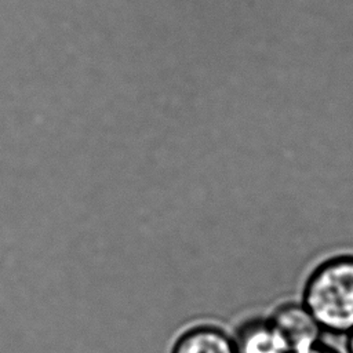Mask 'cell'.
Masks as SVG:
<instances>
[{"mask_svg": "<svg viewBox=\"0 0 353 353\" xmlns=\"http://www.w3.org/2000/svg\"><path fill=\"white\" fill-rule=\"evenodd\" d=\"M346 338V342H345V346H346V353H353V330L345 335Z\"/></svg>", "mask_w": 353, "mask_h": 353, "instance_id": "8992f818", "label": "cell"}, {"mask_svg": "<svg viewBox=\"0 0 353 353\" xmlns=\"http://www.w3.org/2000/svg\"><path fill=\"white\" fill-rule=\"evenodd\" d=\"M291 353H342L341 350H338L335 346L325 343L323 339L317 343H314L313 346L303 349V350H298V352H291Z\"/></svg>", "mask_w": 353, "mask_h": 353, "instance_id": "5b68a950", "label": "cell"}, {"mask_svg": "<svg viewBox=\"0 0 353 353\" xmlns=\"http://www.w3.org/2000/svg\"><path fill=\"white\" fill-rule=\"evenodd\" d=\"M171 353H236L233 338L214 325H196L182 332Z\"/></svg>", "mask_w": 353, "mask_h": 353, "instance_id": "277c9868", "label": "cell"}, {"mask_svg": "<svg viewBox=\"0 0 353 353\" xmlns=\"http://www.w3.org/2000/svg\"><path fill=\"white\" fill-rule=\"evenodd\" d=\"M233 343L236 353H290L287 342L269 317H254L240 324Z\"/></svg>", "mask_w": 353, "mask_h": 353, "instance_id": "3957f363", "label": "cell"}, {"mask_svg": "<svg viewBox=\"0 0 353 353\" xmlns=\"http://www.w3.org/2000/svg\"><path fill=\"white\" fill-rule=\"evenodd\" d=\"M301 302L324 334L346 335L353 330V251L323 258L307 273Z\"/></svg>", "mask_w": 353, "mask_h": 353, "instance_id": "6da1fadb", "label": "cell"}, {"mask_svg": "<svg viewBox=\"0 0 353 353\" xmlns=\"http://www.w3.org/2000/svg\"><path fill=\"white\" fill-rule=\"evenodd\" d=\"M269 319L287 342L290 353L307 349L323 339V330L301 301L280 303Z\"/></svg>", "mask_w": 353, "mask_h": 353, "instance_id": "7a4b0ae2", "label": "cell"}]
</instances>
